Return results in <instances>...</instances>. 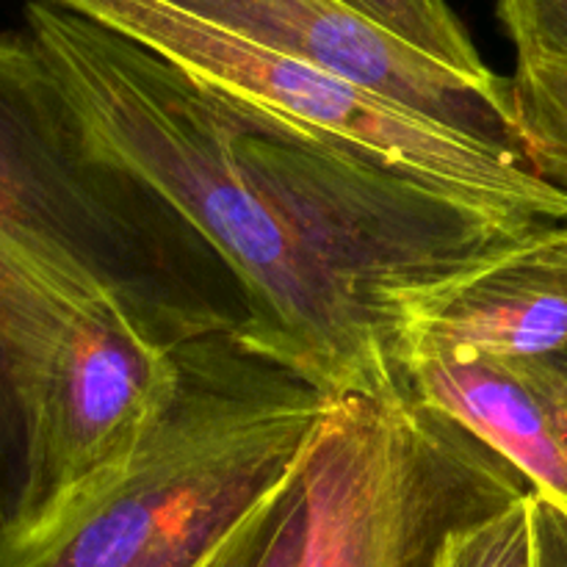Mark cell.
<instances>
[{"instance_id": "1", "label": "cell", "mask_w": 567, "mask_h": 567, "mask_svg": "<svg viewBox=\"0 0 567 567\" xmlns=\"http://www.w3.org/2000/svg\"><path fill=\"white\" fill-rule=\"evenodd\" d=\"M25 33L48 64L83 153L153 194L241 288L233 336L327 399L410 396L385 316L358 297L244 147L236 109L150 50L31 0Z\"/></svg>"}, {"instance_id": "2", "label": "cell", "mask_w": 567, "mask_h": 567, "mask_svg": "<svg viewBox=\"0 0 567 567\" xmlns=\"http://www.w3.org/2000/svg\"><path fill=\"white\" fill-rule=\"evenodd\" d=\"M332 402L203 327L181 402L133 463L0 546V567H199L308 460Z\"/></svg>"}, {"instance_id": "3", "label": "cell", "mask_w": 567, "mask_h": 567, "mask_svg": "<svg viewBox=\"0 0 567 567\" xmlns=\"http://www.w3.org/2000/svg\"><path fill=\"white\" fill-rule=\"evenodd\" d=\"M116 177L83 153L28 33L0 28V546L20 529L28 424L55 343L122 271Z\"/></svg>"}, {"instance_id": "4", "label": "cell", "mask_w": 567, "mask_h": 567, "mask_svg": "<svg viewBox=\"0 0 567 567\" xmlns=\"http://www.w3.org/2000/svg\"><path fill=\"white\" fill-rule=\"evenodd\" d=\"M150 50L249 122L374 161L515 233L567 225V188L526 155L460 133L169 0H39Z\"/></svg>"}, {"instance_id": "5", "label": "cell", "mask_w": 567, "mask_h": 567, "mask_svg": "<svg viewBox=\"0 0 567 567\" xmlns=\"http://www.w3.org/2000/svg\"><path fill=\"white\" fill-rule=\"evenodd\" d=\"M532 493L413 396L336 399L305 471V567H437L465 520Z\"/></svg>"}, {"instance_id": "6", "label": "cell", "mask_w": 567, "mask_h": 567, "mask_svg": "<svg viewBox=\"0 0 567 567\" xmlns=\"http://www.w3.org/2000/svg\"><path fill=\"white\" fill-rule=\"evenodd\" d=\"M181 330L166 332L138 288L111 293L70 321L33 396L14 537L133 463L186 388L203 324Z\"/></svg>"}, {"instance_id": "7", "label": "cell", "mask_w": 567, "mask_h": 567, "mask_svg": "<svg viewBox=\"0 0 567 567\" xmlns=\"http://www.w3.org/2000/svg\"><path fill=\"white\" fill-rule=\"evenodd\" d=\"M415 114L529 158L513 81L474 78L410 48L343 0H169ZM532 161V158H529ZM535 166V164H532Z\"/></svg>"}, {"instance_id": "8", "label": "cell", "mask_w": 567, "mask_h": 567, "mask_svg": "<svg viewBox=\"0 0 567 567\" xmlns=\"http://www.w3.org/2000/svg\"><path fill=\"white\" fill-rule=\"evenodd\" d=\"M391 319L402 371L413 360L452 354L563 358L567 225L532 233L449 280L404 293Z\"/></svg>"}, {"instance_id": "9", "label": "cell", "mask_w": 567, "mask_h": 567, "mask_svg": "<svg viewBox=\"0 0 567 567\" xmlns=\"http://www.w3.org/2000/svg\"><path fill=\"white\" fill-rule=\"evenodd\" d=\"M408 393L485 443L537 498L567 509V371L554 358L413 360Z\"/></svg>"}, {"instance_id": "10", "label": "cell", "mask_w": 567, "mask_h": 567, "mask_svg": "<svg viewBox=\"0 0 567 567\" xmlns=\"http://www.w3.org/2000/svg\"><path fill=\"white\" fill-rule=\"evenodd\" d=\"M308 463L310 454L293 474H288L275 491L266 493L227 532L225 540L199 567H305V540H308L305 471H308Z\"/></svg>"}, {"instance_id": "11", "label": "cell", "mask_w": 567, "mask_h": 567, "mask_svg": "<svg viewBox=\"0 0 567 567\" xmlns=\"http://www.w3.org/2000/svg\"><path fill=\"white\" fill-rule=\"evenodd\" d=\"M509 81L532 164L567 188V59L518 55Z\"/></svg>"}, {"instance_id": "12", "label": "cell", "mask_w": 567, "mask_h": 567, "mask_svg": "<svg viewBox=\"0 0 567 567\" xmlns=\"http://www.w3.org/2000/svg\"><path fill=\"white\" fill-rule=\"evenodd\" d=\"M374 20L393 37L421 50L430 59L474 78H493L496 72L482 61L468 31L446 0H343Z\"/></svg>"}, {"instance_id": "13", "label": "cell", "mask_w": 567, "mask_h": 567, "mask_svg": "<svg viewBox=\"0 0 567 567\" xmlns=\"http://www.w3.org/2000/svg\"><path fill=\"white\" fill-rule=\"evenodd\" d=\"M437 567H537L535 493L460 524Z\"/></svg>"}, {"instance_id": "14", "label": "cell", "mask_w": 567, "mask_h": 567, "mask_svg": "<svg viewBox=\"0 0 567 567\" xmlns=\"http://www.w3.org/2000/svg\"><path fill=\"white\" fill-rule=\"evenodd\" d=\"M518 55L567 59V0H498Z\"/></svg>"}, {"instance_id": "15", "label": "cell", "mask_w": 567, "mask_h": 567, "mask_svg": "<svg viewBox=\"0 0 567 567\" xmlns=\"http://www.w3.org/2000/svg\"><path fill=\"white\" fill-rule=\"evenodd\" d=\"M537 567H567V509L535 496Z\"/></svg>"}, {"instance_id": "16", "label": "cell", "mask_w": 567, "mask_h": 567, "mask_svg": "<svg viewBox=\"0 0 567 567\" xmlns=\"http://www.w3.org/2000/svg\"><path fill=\"white\" fill-rule=\"evenodd\" d=\"M554 360H557V363H559V365H563V369L567 371V354H563V358H554Z\"/></svg>"}]
</instances>
